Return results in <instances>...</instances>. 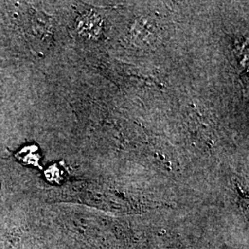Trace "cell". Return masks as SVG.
<instances>
[{"label":"cell","instance_id":"obj_1","mask_svg":"<svg viewBox=\"0 0 249 249\" xmlns=\"http://www.w3.org/2000/svg\"><path fill=\"white\" fill-rule=\"evenodd\" d=\"M131 36L137 45H151L156 38V25L151 18H139L133 25Z\"/></svg>","mask_w":249,"mask_h":249},{"label":"cell","instance_id":"obj_2","mask_svg":"<svg viewBox=\"0 0 249 249\" xmlns=\"http://www.w3.org/2000/svg\"><path fill=\"white\" fill-rule=\"evenodd\" d=\"M101 23L102 22L98 16L89 15L83 18L80 27L84 33H87V35L97 36L102 29Z\"/></svg>","mask_w":249,"mask_h":249}]
</instances>
